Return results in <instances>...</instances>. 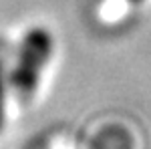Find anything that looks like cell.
<instances>
[{"label": "cell", "instance_id": "7a4b0ae2", "mask_svg": "<svg viewBox=\"0 0 151 149\" xmlns=\"http://www.w3.org/2000/svg\"><path fill=\"white\" fill-rule=\"evenodd\" d=\"M6 60H8V42L0 38V131L4 127V105H6Z\"/></svg>", "mask_w": 151, "mask_h": 149}, {"label": "cell", "instance_id": "3957f363", "mask_svg": "<svg viewBox=\"0 0 151 149\" xmlns=\"http://www.w3.org/2000/svg\"><path fill=\"white\" fill-rule=\"evenodd\" d=\"M131 2H141V0H131Z\"/></svg>", "mask_w": 151, "mask_h": 149}, {"label": "cell", "instance_id": "6da1fadb", "mask_svg": "<svg viewBox=\"0 0 151 149\" xmlns=\"http://www.w3.org/2000/svg\"><path fill=\"white\" fill-rule=\"evenodd\" d=\"M52 48H55L52 35L42 26H32L22 36L16 63L8 77V83L20 103H26L36 93L40 77L52 57Z\"/></svg>", "mask_w": 151, "mask_h": 149}]
</instances>
